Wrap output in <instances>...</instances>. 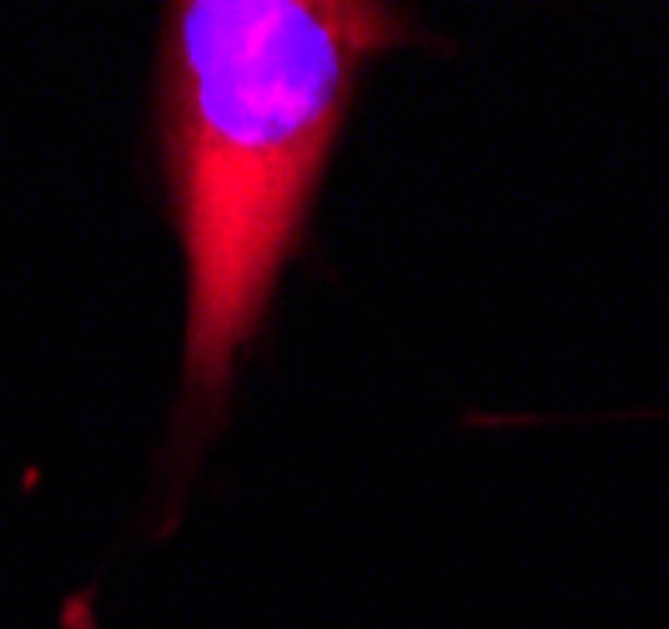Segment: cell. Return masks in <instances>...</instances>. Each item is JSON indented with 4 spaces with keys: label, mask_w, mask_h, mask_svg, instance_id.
<instances>
[{
    "label": "cell",
    "mask_w": 669,
    "mask_h": 629,
    "mask_svg": "<svg viewBox=\"0 0 669 629\" xmlns=\"http://www.w3.org/2000/svg\"><path fill=\"white\" fill-rule=\"evenodd\" d=\"M413 36V15L388 0H177L161 15L157 157L182 252V463H197L232 408L363 81Z\"/></svg>",
    "instance_id": "6da1fadb"
}]
</instances>
